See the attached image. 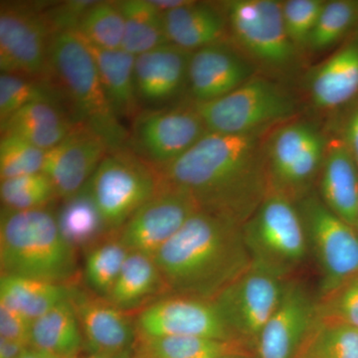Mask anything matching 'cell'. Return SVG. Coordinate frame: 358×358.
I'll return each mask as SVG.
<instances>
[{"mask_svg":"<svg viewBox=\"0 0 358 358\" xmlns=\"http://www.w3.org/2000/svg\"><path fill=\"white\" fill-rule=\"evenodd\" d=\"M206 133L185 155L160 171L182 188L200 209L243 226L268 192V131Z\"/></svg>","mask_w":358,"mask_h":358,"instance_id":"cell-1","label":"cell"},{"mask_svg":"<svg viewBox=\"0 0 358 358\" xmlns=\"http://www.w3.org/2000/svg\"><path fill=\"white\" fill-rule=\"evenodd\" d=\"M243 226L199 210L155 256L167 294L212 301L252 265Z\"/></svg>","mask_w":358,"mask_h":358,"instance_id":"cell-2","label":"cell"},{"mask_svg":"<svg viewBox=\"0 0 358 358\" xmlns=\"http://www.w3.org/2000/svg\"><path fill=\"white\" fill-rule=\"evenodd\" d=\"M47 78L58 90L74 124L95 131L110 152L128 148L129 131L110 107L95 59L76 32L52 36Z\"/></svg>","mask_w":358,"mask_h":358,"instance_id":"cell-3","label":"cell"},{"mask_svg":"<svg viewBox=\"0 0 358 358\" xmlns=\"http://www.w3.org/2000/svg\"><path fill=\"white\" fill-rule=\"evenodd\" d=\"M0 267L1 275L66 285L76 274V251L63 237L56 214L48 209L2 207Z\"/></svg>","mask_w":358,"mask_h":358,"instance_id":"cell-4","label":"cell"},{"mask_svg":"<svg viewBox=\"0 0 358 358\" xmlns=\"http://www.w3.org/2000/svg\"><path fill=\"white\" fill-rule=\"evenodd\" d=\"M242 230L254 265L289 279L305 261L308 243L303 219L294 202L281 193L268 188Z\"/></svg>","mask_w":358,"mask_h":358,"instance_id":"cell-5","label":"cell"},{"mask_svg":"<svg viewBox=\"0 0 358 358\" xmlns=\"http://www.w3.org/2000/svg\"><path fill=\"white\" fill-rule=\"evenodd\" d=\"M162 182L159 171L127 148L108 152L88 185L108 230L117 234Z\"/></svg>","mask_w":358,"mask_h":358,"instance_id":"cell-6","label":"cell"},{"mask_svg":"<svg viewBox=\"0 0 358 358\" xmlns=\"http://www.w3.org/2000/svg\"><path fill=\"white\" fill-rule=\"evenodd\" d=\"M192 103L209 133L224 134L271 129L296 110L291 96L278 85L254 77L217 100Z\"/></svg>","mask_w":358,"mask_h":358,"instance_id":"cell-7","label":"cell"},{"mask_svg":"<svg viewBox=\"0 0 358 358\" xmlns=\"http://www.w3.org/2000/svg\"><path fill=\"white\" fill-rule=\"evenodd\" d=\"M308 247L319 264L320 298L358 275V230L338 217L317 195L299 201Z\"/></svg>","mask_w":358,"mask_h":358,"instance_id":"cell-8","label":"cell"},{"mask_svg":"<svg viewBox=\"0 0 358 358\" xmlns=\"http://www.w3.org/2000/svg\"><path fill=\"white\" fill-rule=\"evenodd\" d=\"M327 147L324 136L308 122L278 129L267 143L268 188L294 202L305 199L320 173Z\"/></svg>","mask_w":358,"mask_h":358,"instance_id":"cell-9","label":"cell"},{"mask_svg":"<svg viewBox=\"0 0 358 358\" xmlns=\"http://www.w3.org/2000/svg\"><path fill=\"white\" fill-rule=\"evenodd\" d=\"M129 131V150L159 171L208 133L193 103L141 110Z\"/></svg>","mask_w":358,"mask_h":358,"instance_id":"cell-10","label":"cell"},{"mask_svg":"<svg viewBox=\"0 0 358 358\" xmlns=\"http://www.w3.org/2000/svg\"><path fill=\"white\" fill-rule=\"evenodd\" d=\"M224 7L228 30L247 55L272 69L293 64L298 49L287 32L281 1L232 0Z\"/></svg>","mask_w":358,"mask_h":358,"instance_id":"cell-11","label":"cell"},{"mask_svg":"<svg viewBox=\"0 0 358 358\" xmlns=\"http://www.w3.org/2000/svg\"><path fill=\"white\" fill-rule=\"evenodd\" d=\"M287 280L252 264L212 300L235 338L255 350L259 336L279 305Z\"/></svg>","mask_w":358,"mask_h":358,"instance_id":"cell-12","label":"cell"},{"mask_svg":"<svg viewBox=\"0 0 358 358\" xmlns=\"http://www.w3.org/2000/svg\"><path fill=\"white\" fill-rule=\"evenodd\" d=\"M53 36L44 8L2 4L0 11L1 73L47 78L49 46Z\"/></svg>","mask_w":358,"mask_h":358,"instance_id":"cell-13","label":"cell"},{"mask_svg":"<svg viewBox=\"0 0 358 358\" xmlns=\"http://www.w3.org/2000/svg\"><path fill=\"white\" fill-rule=\"evenodd\" d=\"M199 210V205L189 192L162 179L154 196L124 224L117 238L129 252L155 258Z\"/></svg>","mask_w":358,"mask_h":358,"instance_id":"cell-14","label":"cell"},{"mask_svg":"<svg viewBox=\"0 0 358 358\" xmlns=\"http://www.w3.org/2000/svg\"><path fill=\"white\" fill-rule=\"evenodd\" d=\"M136 336L236 339L213 301L167 294L148 303L136 322Z\"/></svg>","mask_w":358,"mask_h":358,"instance_id":"cell-15","label":"cell"},{"mask_svg":"<svg viewBox=\"0 0 358 358\" xmlns=\"http://www.w3.org/2000/svg\"><path fill=\"white\" fill-rule=\"evenodd\" d=\"M319 300L299 280L288 279L256 345L259 358H296L317 317Z\"/></svg>","mask_w":358,"mask_h":358,"instance_id":"cell-16","label":"cell"},{"mask_svg":"<svg viewBox=\"0 0 358 358\" xmlns=\"http://www.w3.org/2000/svg\"><path fill=\"white\" fill-rule=\"evenodd\" d=\"M70 301L79 320L86 346L92 355L133 358L136 329L124 310L107 299L71 287Z\"/></svg>","mask_w":358,"mask_h":358,"instance_id":"cell-17","label":"cell"},{"mask_svg":"<svg viewBox=\"0 0 358 358\" xmlns=\"http://www.w3.org/2000/svg\"><path fill=\"white\" fill-rule=\"evenodd\" d=\"M109 152L99 134L76 124L64 140L45 152L42 173L50 179L58 199H70L88 183Z\"/></svg>","mask_w":358,"mask_h":358,"instance_id":"cell-18","label":"cell"},{"mask_svg":"<svg viewBox=\"0 0 358 358\" xmlns=\"http://www.w3.org/2000/svg\"><path fill=\"white\" fill-rule=\"evenodd\" d=\"M253 68L241 53L221 43L192 52L187 87L193 103L217 100L246 83Z\"/></svg>","mask_w":358,"mask_h":358,"instance_id":"cell-19","label":"cell"},{"mask_svg":"<svg viewBox=\"0 0 358 358\" xmlns=\"http://www.w3.org/2000/svg\"><path fill=\"white\" fill-rule=\"evenodd\" d=\"M192 52L167 43L136 56L134 84L138 102L148 108L164 107L187 87Z\"/></svg>","mask_w":358,"mask_h":358,"instance_id":"cell-20","label":"cell"},{"mask_svg":"<svg viewBox=\"0 0 358 358\" xmlns=\"http://www.w3.org/2000/svg\"><path fill=\"white\" fill-rule=\"evenodd\" d=\"M320 174V199L338 217L357 228L358 166L345 140L327 143Z\"/></svg>","mask_w":358,"mask_h":358,"instance_id":"cell-21","label":"cell"},{"mask_svg":"<svg viewBox=\"0 0 358 358\" xmlns=\"http://www.w3.org/2000/svg\"><path fill=\"white\" fill-rule=\"evenodd\" d=\"M169 43L188 52L221 43L228 30L225 7L192 1L164 14Z\"/></svg>","mask_w":358,"mask_h":358,"instance_id":"cell-22","label":"cell"},{"mask_svg":"<svg viewBox=\"0 0 358 358\" xmlns=\"http://www.w3.org/2000/svg\"><path fill=\"white\" fill-rule=\"evenodd\" d=\"M308 88L322 109L341 107L358 95V34L315 68Z\"/></svg>","mask_w":358,"mask_h":358,"instance_id":"cell-23","label":"cell"},{"mask_svg":"<svg viewBox=\"0 0 358 358\" xmlns=\"http://www.w3.org/2000/svg\"><path fill=\"white\" fill-rule=\"evenodd\" d=\"M63 106L48 102L30 103L2 122L1 134H15L41 150H51L75 127Z\"/></svg>","mask_w":358,"mask_h":358,"instance_id":"cell-24","label":"cell"},{"mask_svg":"<svg viewBox=\"0 0 358 358\" xmlns=\"http://www.w3.org/2000/svg\"><path fill=\"white\" fill-rule=\"evenodd\" d=\"M251 352L238 339L136 336L133 358H247Z\"/></svg>","mask_w":358,"mask_h":358,"instance_id":"cell-25","label":"cell"},{"mask_svg":"<svg viewBox=\"0 0 358 358\" xmlns=\"http://www.w3.org/2000/svg\"><path fill=\"white\" fill-rule=\"evenodd\" d=\"M87 45L95 59L103 91L115 115L121 121L133 120L141 110L134 84L136 56L122 49L109 50Z\"/></svg>","mask_w":358,"mask_h":358,"instance_id":"cell-26","label":"cell"},{"mask_svg":"<svg viewBox=\"0 0 358 358\" xmlns=\"http://www.w3.org/2000/svg\"><path fill=\"white\" fill-rule=\"evenodd\" d=\"M29 348L58 358L79 357L84 338L70 299L32 322Z\"/></svg>","mask_w":358,"mask_h":358,"instance_id":"cell-27","label":"cell"},{"mask_svg":"<svg viewBox=\"0 0 358 358\" xmlns=\"http://www.w3.org/2000/svg\"><path fill=\"white\" fill-rule=\"evenodd\" d=\"M56 219L63 237L75 251H88L112 235L92 196L88 183L77 194L63 200Z\"/></svg>","mask_w":358,"mask_h":358,"instance_id":"cell-28","label":"cell"},{"mask_svg":"<svg viewBox=\"0 0 358 358\" xmlns=\"http://www.w3.org/2000/svg\"><path fill=\"white\" fill-rule=\"evenodd\" d=\"M71 286L31 278L1 275L0 305L34 322L61 301L70 298Z\"/></svg>","mask_w":358,"mask_h":358,"instance_id":"cell-29","label":"cell"},{"mask_svg":"<svg viewBox=\"0 0 358 358\" xmlns=\"http://www.w3.org/2000/svg\"><path fill=\"white\" fill-rule=\"evenodd\" d=\"M166 293L164 278L152 257L129 252L107 300L127 312L157 294Z\"/></svg>","mask_w":358,"mask_h":358,"instance_id":"cell-30","label":"cell"},{"mask_svg":"<svg viewBox=\"0 0 358 358\" xmlns=\"http://www.w3.org/2000/svg\"><path fill=\"white\" fill-rule=\"evenodd\" d=\"M119 4L124 18L122 50L136 57L169 43L164 14L150 0H124Z\"/></svg>","mask_w":358,"mask_h":358,"instance_id":"cell-31","label":"cell"},{"mask_svg":"<svg viewBox=\"0 0 358 358\" xmlns=\"http://www.w3.org/2000/svg\"><path fill=\"white\" fill-rule=\"evenodd\" d=\"M296 358H358V329L317 317Z\"/></svg>","mask_w":358,"mask_h":358,"instance_id":"cell-32","label":"cell"},{"mask_svg":"<svg viewBox=\"0 0 358 358\" xmlns=\"http://www.w3.org/2000/svg\"><path fill=\"white\" fill-rule=\"evenodd\" d=\"M37 102L58 103L64 107L58 90L48 78H33L1 73L0 122L6 121L21 108Z\"/></svg>","mask_w":358,"mask_h":358,"instance_id":"cell-33","label":"cell"},{"mask_svg":"<svg viewBox=\"0 0 358 358\" xmlns=\"http://www.w3.org/2000/svg\"><path fill=\"white\" fill-rule=\"evenodd\" d=\"M75 32L98 48L122 49L124 18L119 1H95L80 20Z\"/></svg>","mask_w":358,"mask_h":358,"instance_id":"cell-34","label":"cell"},{"mask_svg":"<svg viewBox=\"0 0 358 358\" xmlns=\"http://www.w3.org/2000/svg\"><path fill=\"white\" fill-rule=\"evenodd\" d=\"M129 254L119 238H108L86 251L85 278L94 294L109 296Z\"/></svg>","mask_w":358,"mask_h":358,"instance_id":"cell-35","label":"cell"},{"mask_svg":"<svg viewBox=\"0 0 358 358\" xmlns=\"http://www.w3.org/2000/svg\"><path fill=\"white\" fill-rule=\"evenodd\" d=\"M355 27H358L357 0L327 1L307 48L313 52L327 50Z\"/></svg>","mask_w":358,"mask_h":358,"instance_id":"cell-36","label":"cell"},{"mask_svg":"<svg viewBox=\"0 0 358 358\" xmlns=\"http://www.w3.org/2000/svg\"><path fill=\"white\" fill-rule=\"evenodd\" d=\"M0 199L2 207L22 211L46 208L58 195L48 176L39 173L1 180Z\"/></svg>","mask_w":358,"mask_h":358,"instance_id":"cell-37","label":"cell"},{"mask_svg":"<svg viewBox=\"0 0 358 358\" xmlns=\"http://www.w3.org/2000/svg\"><path fill=\"white\" fill-rule=\"evenodd\" d=\"M45 152L15 134H1L0 178L4 180L42 173Z\"/></svg>","mask_w":358,"mask_h":358,"instance_id":"cell-38","label":"cell"},{"mask_svg":"<svg viewBox=\"0 0 358 358\" xmlns=\"http://www.w3.org/2000/svg\"><path fill=\"white\" fill-rule=\"evenodd\" d=\"M327 1L288 0L282 2V16L289 39L296 48H307L308 40Z\"/></svg>","mask_w":358,"mask_h":358,"instance_id":"cell-39","label":"cell"},{"mask_svg":"<svg viewBox=\"0 0 358 358\" xmlns=\"http://www.w3.org/2000/svg\"><path fill=\"white\" fill-rule=\"evenodd\" d=\"M317 317L338 320L358 329V275L320 299Z\"/></svg>","mask_w":358,"mask_h":358,"instance_id":"cell-40","label":"cell"},{"mask_svg":"<svg viewBox=\"0 0 358 358\" xmlns=\"http://www.w3.org/2000/svg\"><path fill=\"white\" fill-rule=\"evenodd\" d=\"M95 1L73 0L61 2L44 10L45 17L53 35L64 31H75L80 20Z\"/></svg>","mask_w":358,"mask_h":358,"instance_id":"cell-41","label":"cell"},{"mask_svg":"<svg viewBox=\"0 0 358 358\" xmlns=\"http://www.w3.org/2000/svg\"><path fill=\"white\" fill-rule=\"evenodd\" d=\"M32 322L20 313L0 305V338L29 348Z\"/></svg>","mask_w":358,"mask_h":358,"instance_id":"cell-42","label":"cell"},{"mask_svg":"<svg viewBox=\"0 0 358 358\" xmlns=\"http://www.w3.org/2000/svg\"><path fill=\"white\" fill-rule=\"evenodd\" d=\"M343 140L350 148L358 166V109L355 110L348 119Z\"/></svg>","mask_w":358,"mask_h":358,"instance_id":"cell-43","label":"cell"},{"mask_svg":"<svg viewBox=\"0 0 358 358\" xmlns=\"http://www.w3.org/2000/svg\"><path fill=\"white\" fill-rule=\"evenodd\" d=\"M28 346L0 338V358H20Z\"/></svg>","mask_w":358,"mask_h":358,"instance_id":"cell-44","label":"cell"},{"mask_svg":"<svg viewBox=\"0 0 358 358\" xmlns=\"http://www.w3.org/2000/svg\"><path fill=\"white\" fill-rule=\"evenodd\" d=\"M150 3L159 9L160 13L166 14L185 6L190 0H150Z\"/></svg>","mask_w":358,"mask_h":358,"instance_id":"cell-45","label":"cell"},{"mask_svg":"<svg viewBox=\"0 0 358 358\" xmlns=\"http://www.w3.org/2000/svg\"><path fill=\"white\" fill-rule=\"evenodd\" d=\"M20 358H58L53 357V355H48L40 350H34V348H26L23 355H21Z\"/></svg>","mask_w":358,"mask_h":358,"instance_id":"cell-46","label":"cell"},{"mask_svg":"<svg viewBox=\"0 0 358 358\" xmlns=\"http://www.w3.org/2000/svg\"><path fill=\"white\" fill-rule=\"evenodd\" d=\"M76 358H110V357H103V355H92V353H90V355H87V357H78Z\"/></svg>","mask_w":358,"mask_h":358,"instance_id":"cell-47","label":"cell"},{"mask_svg":"<svg viewBox=\"0 0 358 358\" xmlns=\"http://www.w3.org/2000/svg\"><path fill=\"white\" fill-rule=\"evenodd\" d=\"M357 229L358 230V224H357Z\"/></svg>","mask_w":358,"mask_h":358,"instance_id":"cell-48","label":"cell"}]
</instances>
